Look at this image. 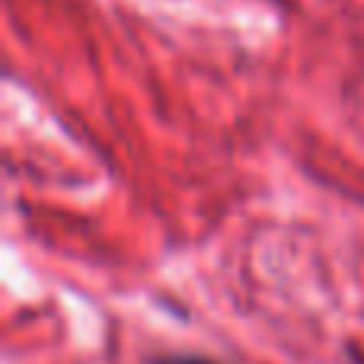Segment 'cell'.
I'll return each mask as SVG.
<instances>
[{
	"mask_svg": "<svg viewBox=\"0 0 364 364\" xmlns=\"http://www.w3.org/2000/svg\"><path fill=\"white\" fill-rule=\"evenodd\" d=\"M151 364H218V361L198 358V355H166V358H154Z\"/></svg>",
	"mask_w": 364,
	"mask_h": 364,
	"instance_id": "obj_1",
	"label": "cell"
}]
</instances>
